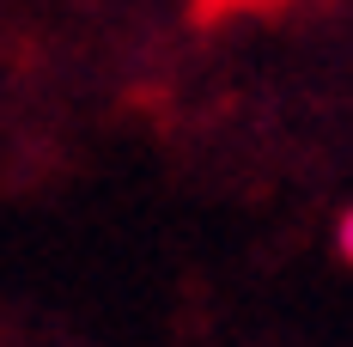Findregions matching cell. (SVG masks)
I'll return each mask as SVG.
<instances>
[{
	"label": "cell",
	"mask_w": 353,
	"mask_h": 347,
	"mask_svg": "<svg viewBox=\"0 0 353 347\" xmlns=\"http://www.w3.org/2000/svg\"><path fill=\"white\" fill-rule=\"evenodd\" d=\"M341 256H347V262H353V213H347V219H341Z\"/></svg>",
	"instance_id": "6da1fadb"
}]
</instances>
